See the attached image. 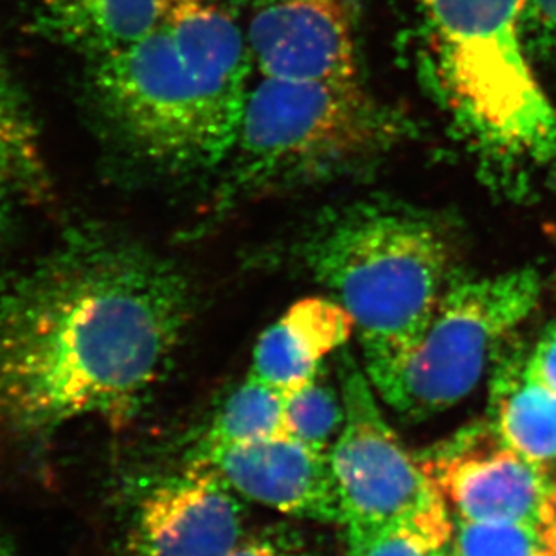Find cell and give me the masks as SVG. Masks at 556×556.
I'll use <instances>...</instances> for the list:
<instances>
[{"mask_svg":"<svg viewBox=\"0 0 556 556\" xmlns=\"http://www.w3.org/2000/svg\"><path fill=\"white\" fill-rule=\"evenodd\" d=\"M191 315L185 273L105 227H73L0 287V431L43 435L141 409Z\"/></svg>","mask_w":556,"mask_h":556,"instance_id":"cell-1","label":"cell"},{"mask_svg":"<svg viewBox=\"0 0 556 556\" xmlns=\"http://www.w3.org/2000/svg\"><path fill=\"white\" fill-rule=\"evenodd\" d=\"M87 62L90 106L126 157L169 179L220 172L252 87L238 15L168 4L144 37Z\"/></svg>","mask_w":556,"mask_h":556,"instance_id":"cell-2","label":"cell"},{"mask_svg":"<svg viewBox=\"0 0 556 556\" xmlns=\"http://www.w3.org/2000/svg\"><path fill=\"white\" fill-rule=\"evenodd\" d=\"M301 257L352 315L366 368L407 352L451 285L454 242L429 211L361 200L320 215Z\"/></svg>","mask_w":556,"mask_h":556,"instance_id":"cell-3","label":"cell"},{"mask_svg":"<svg viewBox=\"0 0 556 556\" xmlns=\"http://www.w3.org/2000/svg\"><path fill=\"white\" fill-rule=\"evenodd\" d=\"M438 94L479 152L514 168L556 163V106L525 48L522 0H420Z\"/></svg>","mask_w":556,"mask_h":556,"instance_id":"cell-4","label":"cell"},{"mask_svg":"<svg viewBox=\"0 0 556 556\" xmlns=\"http://www.w3.org/2000/svg\"><path fill=\"white\" fill-rule=\"evenodd\" d=\"M399 119L355 81L262 78L216 182L213 210L315 185L393 148Z\"/></svg>","mask_w":556,"mask_h":556,"instance_id":"cell-5","label":"cell"},{"mask_svg":"<svg viewBox=\"0 0 556 556\" xmlns=\"http://www.w3.org/2000/svg\"><path fill=\"white\" fill-rule=\"evenodd\" d=\"M541 292V274L531 267L452 279L415 346L366 368L372 388L410 420L448 409L478 386L498 344L536 308Z\"/></svg>","mask_w":556,"mask_h":556,"instance_id":"cell-6","label":"cell"},{"mask_svg":"<svg viewBox=\"0 0 556 556\" xmlns=\"http://www.w3.org/2000/svg\"><path fill=\"white\" fill-rule=\"evenodd\" d=\"M346 355L341 366L344 427L330 452L346 530H372L446 506L424 465L383 420L368 378Z\"/></svg>","mask_w":556,"mask_h":556,"instance_id":"cell-7","label":"cell"},{"mask_svg":"<svg viewBox=\"0 0 556 556\" xmlns=\"http://www.w3.org/2000/svg\"><path fill=\"white\" fill-rule=\"evenodd\" d=\"M457 519L519 522L546 531L556 549V481L501 438L473 434L424 463Z\"/></svg>","mask_w":556,"mask_h":556,"instance_id":"cell-8","label":"cell"},{"mask_svg":"<svg viewBox=\"0 0 556 556\" xmlns=\"http://www.w3.org/2000/svg\"><path fill=\"white\" fill-rule=\"evenodd\" d=\"M355 26L353 0H257L245 37L262 78L355 81Z\"/></svg>","mask_w":556,"mask_h":556,"instance_id":"cell-9","label":"cell"},{"mask_svg":"<svg viewBox=\"0 0 556 556\" xmlns=\"http://www.w3.org/2000/svg\"><path fill=\"white\" fill-rule=\"evenodd\" d=\"M242 542V508L224 479L191 465L142 497L131 556H226Z\"/></svg>","mask_w":556,"mask_h":556,"instance_id":"cell-10","label":"cell"},{"mask_svg":"<svg viewBox=\"0 0 556 556\" xmlns=\"http://www.w3.org/2000/svg\"><path fill=\"white\" fill-rule=\"evenodd\" d=\"M242 497L281 514L317 522H342L341 497L328 452L292 435L226 446L194 457Z\"/></svg>","mask_w":556,"mask_h":556,"instance_id":"cell-11","label":"cell"},{"mask_svg":"<svg viewBox=\"0 0 556 556\" xmlns=\"http://www.w3.org/2000/svg\"><path fill=\"white\" fill-rule=\"evenodd\" d=\"M355 330L352 315L337 301L306 298L263 331L252 358V377L279 393L303 388L323 361L346 344Z\"/></svg>","mask_w":556,"mask_h":556,"instance_id":"cell-12","label":"cell"},{"mask_svg":"<svg viewBox=\"0 0 556 556\" xmlns=\"http://www.w3.org/2000/svg\"><path fill=\"white\" fill-rule=\"evenodd\" d=\"M29 31L84 54L114 53L157 26L166 0H15Z\"/></svg>","mask_w":556,"mask_h":556,"instance_id":"cell-13","label":"cell"},{"mask_svg":"<svg viewBox=\"0 0 556 556\" xmlns=\"http://www.w3.org/2000/svg\"><path fill=\"white\" fill-rule=\"evenodd\" d=\"M528 357L517 350L495 368L490 394L495 434L552 476L556 470V394L531 375Z\"/></svg>","mask_w":556,"mask_h":556,"instance_id":"cell-14","label":"cell"},{"mask_svg":"<svg viewBox=\"0 0 556 556\" xmlns=\"http://www.w3.org/2000/svg\"><path fill=\"white\" fill-rule=\"evenodd\" d=\"M0 185L16 200L43 204L54 182L43 153L42 134L26 92L0 54Z\"/></svg>","mask_w":556,"mask_h":556,"instance_id":"cell-15","label":"cell"},{"mask_svg":"<svg viewBox=\"0 0 556 556\" xmlns=\"http://www.w3.org/2000/svg\"><path fill=\"white\" fill-rule=\"evenodd\" d=\"M279 435H289L285 424V394L249 375L215 416L194 457Z\"/></svg>","mask_w":556,"mask_h":556,"instance_id":"cell-16","label":"cell"},{"mask_svg":"<svg viewBox=\"0 0 556 556\" xmlns=\"http://www.w3.org/2000/svg\"><path fill=\"white\" fill-rule=\"evenodd\" d=\"M454 522L448 509L378 526L372 530H346L350 556H440L452 542Z\"/></svg>","mask_w":556,"mask_h":556,"instance_id":"cell-17","label":"cell"},{"mask_svg":"<svg viewBox=\"0 0 556 556\" xmlns=\"http://www.w3.org/2000/svg\"><path fill=\"white\" fill-rule=\"evenodd\" d=\"M287 432L305 445L328 451L344 427V402L330 383L315 375L303 388L285 394Z\"/></svg>","mask_w":556,"mask_h":556,"instance_id":"cell-18","label":"cell"},{"mask_svg":"<svg viewBox=\"0 0 556 556\" xmlns=\"http://www.w3.org/2000/svg\"><path fill=\"white\" fill-rule=\"evenodd\" d=\"M457 556H541L556 552L546 531L519 522H470L457 519L452 535Z\"/></svg>","mask_w":556,"mask_h":556,"instance_id":"cell-19","label":"cell"},{"mask_svg":"<svg viewBox=\"0 0 556 556\" xmlns=\"http://www.w3.org/2000/svg\"><path fill=\"white\" fill-rule=\"evenodd\" d=\"M525 27L556 51V0H522Z\"/></svg>","mask_w":556,"mask_h":556,"instance_id":"cell-20","label":"cell"},{"mask_svg":"<svg viewBox=\"0 0 556 556\" xmlns=\"http://www.w3.org/2000/svg\"><path fill=\"white\" fill-rule=\"evenodd\" d=\"M533 377L556 394V323L547 326L528 357Z\"/></svg>","mask_w":556,"mask_h":556,"instance_id":"cell-21","label":"cell"},{"mask_svg":"<svg viewBox=\"0 0 556 556\" xmlns=\"http://www.w3.org/2000/svg\"><path fill=\"white\" fill-rule=\"evenodd\" d=\"M226 556H294L285 552L283 547L273 544L270 541H248L240 542L235 549Z\"/></svg>","mask_w":556,"mask_h":556,"instance_id":"cell-22","label":"cell"},{"mask_svg":"<svg viewBox=\"0 0 556 556\" xmlns=\"http://www.w3.org/2000/svg\"><path fill=\"white\" fill-rule=\"evenodd\" d=\"M16 199L13 194L0 185V243L4 242L11 229V213Z\"/></svg>","mask_w":556,"mask_h":556,"instance_id":"cell-23","label":"cell"},{"mask_svg":"<svg viewBox=\"0 0 556 556\" xmlns=\"http://www.w3.org/2000/svg\"><path fill=\"white\" fill-rule=\"evenodd\" d=\"M245 0H166L168 4H197L207 5V8H218V10L231 11L235 15H238V11L242 8ZM166 10V8H164Z\"/></svg>","mask_w":556,"mask_h":556,"instance_id":"cell-24","label":"cell"},{"mask_svg":"<svg viewBox=\"0 0 556 556\" xmlns=\"http://www.w3.org/2000/svg\"><path fill=\"white\" fill-rule=\"evenodd\" d=\"M544 232H546V237L549 238V242L556 248V224H546V226H544Z\"/></svg>","mask_w":556,"mask_h":556,"instance_id":"cell-25","label":"cell"},{"mask_svg":"<svg viewBox=\"0 0 556 556\" xmlns=\"http://www.w3.org/2000/svg\"><path fill=\"white\" fill-rule=\"evenodd\" d=\"M440 556H457L456 549L452 546V542L445 547V552L441 553Z\"/></svg>","mask_w":556,"mask_h":556,"instance_id":"cell-26","label":"cell"},{"mask_svg":"<svg viewBox=\"0 0 556 556\" xmlns=\"http://www.w3.org/2000/svg\"><path fill=\"white\" fill-rule=\"evenodd\" d=\"M541 556H556V552H553V549H547V552L542 553Z\"/></svg>","mask_w":556,"mask_h":556,"instance_id":"cell-27","label":"cell"},{"mask_svg":"<svg viewBox=\"0 0 556 556\" xmlns=\"http://www.w3.org/2000/svg\"><path fill=\"white\" fill-rule=\"evenodd\" d=\"M0 556H4V553L0 552Z\"/></svg>","mask_w":556,"mask_h":556,"instance_id":"cell-28","label":"cell"}]
</instances>
